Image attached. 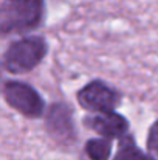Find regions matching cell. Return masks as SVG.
I'll return each instance as SVG.
<instances>
[{
	"instance_id": "1",
	"label": "cell",
	"mask_w": 158,
	"mask_h": 160,
	"mask_svg": "<svg viewBox=\"0 0 158 160\" xmlns=\"http://www.w3.org/2000/svg\"><path fill=\"white\" fill-rule=\"evenodd\" d=\"M45 0H3L0 9V31L3 36L11 33H28L42 23Z\"/></svg>"
},
{
	"instance_id": "2",
	"label": "cell",
	"mask_w": 158,
	"mask_h": 160,
	"mask_svg": "<svg viewBox=\"0 0 158 160\" xmlns=\"http://www.w3.org/2000/svg\"><path fill=\"white\" fill-rule=\"evenodd\" d=\"M48 53V44L41 36H23L9 44L3 53V68L11 75L34 70Z\"/></svg>"
},
{
	"instance_id": "3",
	"label": "cell",
	"mask_w": 158,
	"mask_h": 160,
	"mask_svg": "<svg viewBox=\"0 0 158 160\" xmlns=\"http://www.w3.org/2000/svg\"><path fill=\"white\" fill-rule=\"evenodd\" d=\"M3 100L16 112L26 118H39L45 112V101L41 93L30 84L8 79L2 89Z\"/></svg>"
},
{
	"instance_id": "4",
	"label": "cell",
	"mask_w": 158,
	"mask_h": 160,
	"mask_svg": "<svg viewBox=\"0 0 158 160\" xmlns=\"http://www.w3.org/2000/svg\"><path fill=\"white\" fill-rule=\"evenodd\" d=\"M78 104L87 112L93 113H107L115 112L121 103V95L116 89L108 86L101 79L87 82L76 93Z\"/></svg>"
},
{
	"instance_id": "5",
	"label": "cell",
	"mask_w": 158,
	"mask_h": 160,
	"mask_svg": "<svg viewBox=\"0 0 158 160\" xmlns=\"http://www.w3.org/2000/svg\"><path fill=\"white\" fill-rule=\"evenodd\" d=\"M45 129L53 140L62 146H70L76 142V128L73 124L71 110L67 104L54 103L48 109Z\"/></svg>"
},
{
	"instance_id": "6",
	"label": "cell",
	"mask_w": 158,
	"mask_h": 160,
	"mask_svg": "<svg viewBox=\"0 0 158 160\" xmlns=\"http://www.w3.org/2000/svg\"><path fill=\"white\" fill-rule=\"evenodd\" d=\"M84 126L108 140H121L129 134V121L124 115L115 112L95 113L84 118Z\"/></svg>"
},
{
	"instance_id": "7",
	"label": "cell",
	"mask_w": 158,
	"mask_h": 160,
	"mask_svg": "<svg viewBox=\"0 0 158 160\" xmlns=\"http://www.w3.org/2000/svg\"><path fill=\"white\" fill-rule=\"evenodd\" d=\"M113 160H152L149 154H144L135 143L132 135H126L119 140L116 154L113 156Z\"/></svg>"
},
{
	"instance_id": "8",
	"label": "cell",
	"mask_w": 158,
	"mask_h": 160,
	"mask_svg": "<svg viewBox=\"0 0 158 160\" xmlns=\"http://www.w3.org/2000/svg\"><path fill=\"white\" fill-rule=\"evenodd\" d=\"M84 152L90 160H108L112 156V140L104 137L90 138L84 145Z\"/></svg>"
},
{
	"instance_id": "9",
	"label": "cell",
	"mask_w": 158,
	"mask_h": 160,
	"mask_svg": "<svg viewBox=\"0 0 158 160\" xmlns=\"http://www.w3.org/2000/svg\"><path fill=\"white\" fill-rule=\"evenodd\" d=\"M146 151L152 160H158V120L152 123V126L147 131Z\"/></svg>"
}]
</instances>
